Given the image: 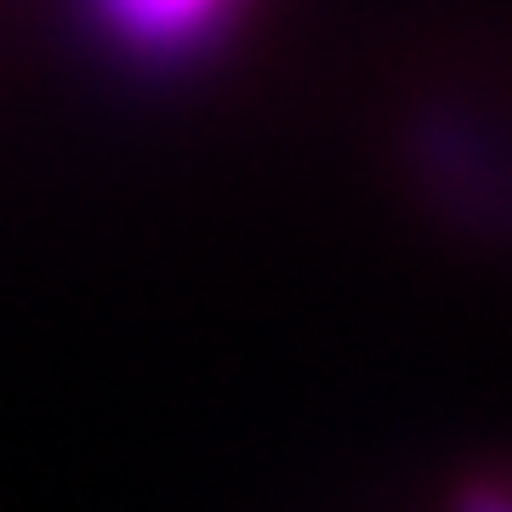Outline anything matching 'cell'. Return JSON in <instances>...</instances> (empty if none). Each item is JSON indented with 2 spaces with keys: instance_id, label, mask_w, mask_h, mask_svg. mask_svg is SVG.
<instances>
[{
  "instance_id": "obj_1",
  "label": "cell",
  "mask_w": 512,
  "mask_h": 512,
  "mask_svg": "<svg viewBox=\"0 0 512 512\" xmlns=\"http://www.w3.org/2000/svg\"><path fill=\"white\" fill-rule=\"evenodd\" d=\"M234 0H97V12L131 52L148 57H183L194 52Z\"/></svg>"
},
{
  "instance_id": "obj_2",
  "label": "cell",
  "mask_w": 512,
  "mask_h": 512,
  "mask_svg": "<svg viewBox=\"0 0 512 512\" xmlns=\"http://www.w3.org/2000/svg\"><path fill=\"white\" fill-rule=\"evenodd\" d=\"M461 512H512V490H473Z\"/></svg>"
}]
</instances>
